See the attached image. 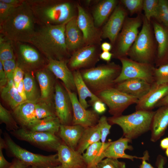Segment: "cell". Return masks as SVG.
<instances>
[{"instance_id":"cell-1","label":"cell","mask_w":168,"mask_h":168,"mask_svg":"<svg viewBox=\"0 0 168 168\" xmlns=\"http://www.w3.org/2000/svg\"><path fill=\"white\" fill-rule=\"evenodd\" d=\"M67 23L58 25H38L29 44L37 49L47 60L68 61L71 54L66 44Z\"/></svg>"},{"instance_id":"cell-2","label":"cell","mask_w":168,"mask_h":168,"mask_svg":"<svg viewBox=\"0 0 168 168\" xmlns=\"http://www.w3.org/2000/svg\"><path fill=\"white\" fill-rule=\"evenodd\" d=\"M38 26L32 10L24 0L0 25V32L13 42L29 43Z\"/></svg>"},{"instance_id":"cell-3","label":"cell","mask_w":168,"mask_h":168,"mask_svg":"<svg viewBox=\"0 0 168 168\" xmlns=\"http://www.w3.org/2000/svg\"><path fill=\"white\" fill-rule=\"evenodd\" d=\"M39 25H58L67 23L76 14L71 1L62 0H26Z\"/></svg>"},{"instance_id":"cell-4","label":"cell","mask_w":168,"mask_h":168,"mask_svg":"<svg viewBox=\"0 0 168 168\" xmlns=\"http://www.w3.org/2000/svg\"><path fill=\"white\" fill-rule=\"evenodd\" d=\"M121 67L114 62L80 70L83 80L94 94L114 87L115 80L120 73Z\"/></svg>"},{"instance_id":"cell-5","label":"cell","mask_w":168,"mask_h":168,"mask_svg":"<svg viewBox=\"0 0 168 168\" xmlns=\"http://www.w3.org/2000/svg\"><path fill=\"white\" fill-rule=\"evenodd\" d=\"M155 111L136 110L131 114L108 118L111 125L116 124L122 128L124 137L131 140L137 138L150 130Z\"/></svg>"},{"instance_id":"cell-6","label":"cell","mask_w":168,"mask_h":168,"mask_svg":"<svg viewBox=\"0 0 168 168\" xmlns=\"http://www.w3.org/2000/svg\"><path fill=\"white\" fill-rule=\"evenodd\" d=\"M5 149L9 154L19 159L29 166L44 168L54 167L61 165L57 154L44 156L31 152L18 145L6 133L4 134Z\"/></svg>"},{"instance_id":"cell-7","label":"cell","mask_w":168,"mask_h":168,"mask_svg":"<svg viewBox=\"0 0 168 168\" xmlns=\"http://www.w3.org/2000/svg\"><path fill=\"white\" fill-rule=\"evenodd\" d=\"M151 28L150 21L144 16L142 29L128 54L131 59L141 63H150L155 50Z\"/></svg>"},{"instance_id":"cell-8","label":"cell","mask_w":168,"mask_h":168,"mask_svg":"<svg viewBox=\"0 0 168 168\" xmlns=\"http://www.w3.org/2000/svg\"><path fill=\"white\" fill-rule=\"evenodd\" d=\"M13 46L17 66L25 72H35L46 66L47 59L31 44L13 42Z\"/></svg>"},{"instance_id":"cell-9","label":"cell","mask_w":168,"mask_h":168,"mask_svg":"<svg viewBox=\"0 0 168 168\" xmlns=\"http://www.w3.org/2000/svg\"><path fill=\"white\" fill-rule=\"evenodd\" d=\"M122 64L121 72L115 80V84L127 80L140 79L148 83L154 82L155 68L150 63L139 62L126 56L118 58Z\"/></svg>"},{"instance_id":"cell-10","label":"cell","mask_w":168,"mask_h":168,"mask_svg":"<svg viewBox=\"0 0 168 168\" xmlns=\"http://www.w3.org/2000/svg\"><path fill=\"white\" fill-rule=\"evenodd\" d=\"M95 95L108 106L109 113L113 116L122 115L128 107L136 104L138 100L114 87L100 91Z\"/></svg>"},{"instance_id":"cell-11","label":"cell","mask_w":168,"mask_h":168,"mask_svg":"<svg viewBox=\"0 0 168 168\" xmlns=\"http://www.w3.org/2000/svg\"><path fill=\"white\" fill-rule=\"evenodd\" d=\"M142 22L139 16L126 18L115 42L117 44L113 56L118 58L128 55L130 49L138 36V29Z\"/></svg>"},{"instance_id":"cell-12","label":"cell","mask_w":168,"mask_h":168,"mask_svg":"<svg viewBox=\"0 0 168 168\" xmlns=\"http://www.w3.org/2000/svg\"><path fill=\"white\" fill-rule=\"evenodd\" d=\"M11 133L18 139L49 151H57L62 142L60 138L56 134L32 131L22 128L11 132Z\"/></svg>"},{"instance_id":"cell-13","label":"cell","mask_w":168,"mask_h":168,"mask_svg":"<svg viewBox=\"0 0 168 168\" xmlns=\"http://www.w3.org/2000/svg\"><path fill=\"white\" fill-rule=\"evenodd\" d=\"M99 46L96 45L86 46L73 53L67 64L70 69L73 72L95 67L100 59L101 53Z\"/></svg>"},{"instance_id":"cell-14","label":"cell","mask_w":168,"mask_h":168,"mask_svg":"<svg viewBox=\"0 0 168 168\" xmlns=\"http://www.w3.org/2000/svg\"><path fill=\"white\" fill-rule=\"evenodd\" d=\"M54 104L56 115L61 124L72 125L73 112L72 102L63 84L58 80L55 85Z\"/></svg>"},{"instance_id":"cell-15","label":"cell","mask_w":168,"mask_h":168,"mask_svg":"<svg viewBox=\"0 0 168 168\" xmlns=\"http://www.w3.org/2000/svg\"><path fill=\"white\" fill-rule=\"evenodd\" d=\"M76 6L77 24L83 34L86 46L100 45L101 30L96 26L92 16L85 9L79 4Z\"/></svg>"},{"instance_id":"cell-16","label":"cell","mask_w":168,"mask_h":168,"mask_svg":"<svg viewBox=\"0 0 168 168\" xmlns=\"http://www.w3.org/2000/svg\"><path fill=\"white\" fill-rule=\"evenodd\" d=\"M65 88L72 105L73 112L72 125H81L85 128L96 125L100 118L99 114L93 110H88L84 108L79 102L77 93Z\"/></svg>"},{"instance_id":"cell-17","label":"cell","mask_w":168,"mask_h":168,"mask_svg":"<svg viewBox=\"0 0 168 168\" xmlns=\"http://www.w3.org/2000/svg\"><path fill=\"white\" fill-rule=\"evenodd\" d=\"M126 12L123 7L117 5L101 30V37L108 38L115 44L126 19Z\"/></svg>"},{"instance_id":"cell-18","label":"cell","mask_w":168,"mask_h":168,"mask_svg":"<svg viewBox=\"0 0 168 168\" xmlns=\"http://www.w3.org/2000/svg\"><path fill=\"white\" fill-rule=\"evenodd\" d=\"M168 94V83L158 84L154 82L147 93L138 100L136 110H152Z\"/></svg>"},{"instance_id":"cell-19","label":"cell","mask_w":168,"mask_h":168,"mask_svg":"<svg viewBox=\"0 0 168 168\" xmlns=\"http://www.w3.org/2000/svg\"><path fill=\"white\" fill-rule=\"evenodd\" d=\"M68 61L49 59L46 67L56 78L62 81L66 88L77 93L73 72L68 66Z\"/></svg>"},{"instance_id":"cell-20","label":"cell","mask_w":168,"mask_h":168,"mask_svg":"<svg viewBox=\"0 0 168 168\" xmlns=\"http://www.w3.org/2000/svg\"><path fill=\"white\" fill-rule=\"evenodd\" d=\"M35 74L40 88V100L52 103L57 81L54 76L46 66L36 71Z\"/></svg>"},{"instance_id":"cell-21","label":"cell","mask_w":168,"mask_h":168,"mask_svg":"<svg viewBox=\"0 0 168 168\" xmlns=\"http://www.w3.org/2000/svg\"><path fill=\"white\" fill-rule=\"evenodd\" d=\"M65 33L67 48L71 55L86 46L83 34L77 24V16L67 22Z\"/></svg>"},{"instance_id":"cell-22","label":"cell","mask_w":168,"mask_h":168,"mask_svg":"<svg viewBox=\"0 0 168 168\" xmlns=\"http://www.w3.org/2000/svg\"><path fill=\"white\" fill-rule=\"evenodd\" d=\"M132 141V140L123 137L116 141H110V144L104 152L105 157L127 159L132 161L134 158L142 160L146 156V154L144 153L143 156L138 157L128 155L125 152V151L126 150L130 151L133 150V146L128 145V143L131 142Z\"/></svg>"},{"instance_id":"cell-23","label":"cell","mask_w":168,"mask_h":168,"mask_svg":"<svg viewBox=\"0 0 168 168\" xmlns=\"http://www.w3.org/2000/svg\"><path fill=\"white\" fill-rule=\"evenodd\" d=\"M57 152L58 160L63 168H86L82 155L63 142Z\"/></svg>"},{"instance_id":"cell-24","label":"cell","mask_w":168,"mask_h":168,"mask_svg":"<svg viewBox=\"0 0 168 168\" xmlns=\"http://www.w3.org/2000/svg\"><path fill=\"white\" fill-rule=\"evenodd\" d=\"M152 85L144 80L136 78L127 80L117 83L114 87L139 100L147 93Z\"/></svg>"},{"instance_id":"cell-25","label":"cell","mask_w":168,"mask_h":168,"mask_svg":"<svg viewBox=\"0 0 168 168\" xmlns=\"http://www.w3.org/2000/svg\"><path fill=\"white\" fill-rule=\"evenodd\" d=\"M168 127V105L159 107L153 115L150 131V140L156 142L162 136Z\"/></svg>"},{"instance_id":"cell-26","label":"cell","mask_w":168,"mask_h":168,"mask_svg":"<svg viewBox=\"0 0 168 168\" xmlns=\"http://www.w3.org/2000/svg\"><path fill=\"white\" fill-rule=\"evenodd\" d=\"M84 129L79 125L61 124L59 137L66 145L76 150Z\"/></svg>"},{"instance_id":"cell-27","label":"cell","mask_w":168,"mask_h":168,"mask_svg":"<svg viewBox=\"0 0 168 168\" xmlns=\"http://www.w3.org/2000/svg\"><path fill=\"white\" fill-rule=\"evenodd\" d=\"M36 103L25 101L13 110V115L21 128H26L34 121L37 119L35 112Z\"/></svg>"},{"instance_id":"cell-28","label":"cell","mask_w":168,"mask_h":168,"mask_svg":"<svg viewBox=\"0 0 168 168\" xmlns=\"http://www.w3.org/2000/svg\"><path fill=\"white\" fill-rule=\"evenodd\" d=\"M116 0H104L99 2L92 11V17L96 26H102L117 6Z\"/></svg>"},{"instance_id":"cell-29","label":"cell","mask_w":168,"mask_h":168,"mask_svg":"<svg viewBox=\"0 0 168 168\" xmlns=\"http://www.w3.org/2000/svg\"><path fill=\"white\" fill-rule=\"evenodd\" d=\"M73 73L79 101L84 108L87 109L89 106L86 100L87 97H89L91 99L89 101V103L91 105L94 101L100 99L89 89L83 80L79 70L74 71L73 72Z\"/></svg>"},{"instance_id":"cell-30","label":"cell","mask_w":168,"mask_h":168,"mask_svg":"<svg viewBox=\"0 0 168 168\" xmlns=\"http://www.w3.org/2000/svg\"><path fill=\"white\" fill-rule=\"evenodd\" d=\"M61 124L56 116H51L41 119H36L26 128L30 130L49 133H58Z\"/></svg>"},{"instance_id":"cell-31","label":"cell","mask_w":168,"mask_h":168,"mask_svg":"<svg viewBox=\"0 0 168 168\" xmlns=\"http://www.w3.org/2000/svg\"><path fill=\"white\" fill-rule=\"evenodd\" d=\"M100 133L97 124L94 126L85 128L76 151L82 155L90 145L100 141Z\"/></svg>"},{"instance_id":"cell-32","label":"cell","mask_w":168,"mask_h":168,"mask_svg":"<svg viewBox=\"0 0 168 168\" xmlns=\"http://www.w3.org/2000/svg\"><path fill=\"white\" fill-rule=\"evenodd\" d=\"M0 92L2 99L12 110L25 101L19 93L13 82H7L0 89Z\"/></svg>"},{"instance_id":"cell-33","label":"cell","mask_w":168,"mask_h":168,"mask_svg":"<svg viewBox=\"0 0 168 168\" xmlns=\"http://www.w3.org/2000/svg\"><path fill=\"white\" fill-rule=\"evenodd\" d=\"M153 26L158 44L157 57L161 59L168 53V31L157 22H153Z\"/></svg>"},{"instance_id":"cell-34","label":"cell","mask_w":168,"mask_h":168,"mask_svg":"<svg viewBox=\"0 0 168 168\" xmlns=\"http://www.w3.org/2000/svg\"><path fill=\"white\" fill-rule=\"evenodd\" d=\"M26 100L36 103L40 100L35 80L31 72H25L23 80Z\"/></svg>"},{"instance_id":"cell-35","label":"cell","mask_w":168,"mask_h":168,"mask_svg":"<svg viewBox=\"0 0 168 168\" xmlns=\"http://www.w3.org/2000/svg\"><path fill=\"white\" fill-rule=\"evenodd\" d=\"M16 59L13 42L6 38L0 34V61Z\"/></svg>"},{"instance_id":"cell-36","label":"cell","mask_w":168,"mask_h":168,"mask_svg":"<svg viewBox=\"0 0 168 168\" xmlns=\"http://www.w3.org/2000/svg\"><path fill=\"white\" fill-rule=\"evenodd\" d=\"M35 112L37 119L56 116L54 105L41 100L35 104Z\"/></svg>"},{"instance_id":"cell-37","label":"cell","mask_w":168,"mask_h":168,"mask_svg":"<svg viewBox=\"0 0 168 168\" xmlns=\"http://www.w3.org/2000/svg\"><path fill=\"white\" fill-rule=\"evenodd\" d=\"M102 146L100 141L94 143L90 145L82 154L83 160L86 166V168H90L97 155Z\"/></svg>"},{"instance_id":"cell-38","label":"cell","mask_w":168,"mask_h":168,"mask_svg":"<svg viewBox=\"0 0 168 168\" xmlns=\"http://www.w3.org/2000/svg\"><path fill=\"white\" fill-rule=\"evenodd\" d=\"M0 124H4L7 130L10 132L16 131L19 128L17 122L11 112L0 104Z\"/></svg>"},{"instance_id":"cell-39","label":"cell","mask_w":168,"mask_h":168,"mask_svg":"<svg viewBox=\"0 0 168 168\" xmlns=\"http://www.w3.org/2000/svg\"><path fill=\"white\" fill-rule=\"evenodd\" d=\"M159 1L158 0H143V9L145 17L150 21L151 18H155L158 20V17Z\"/></svg>"},{"instance_id":"cell-40","label":"cell","mask_w":168,"mask_h":168,"mask_svg":"<svg viewBox=\"0 0 168 168\" xmlns=\"http://www.w3.org/2000/svg\"><path fill=\"white\" fill-rule=\"evenodd\" d=\"M154 82L158 84L168 83V63L161 65L155 68Z\"/></svg>"},{"instance_id":"cell-41","label":"cell","mask_w":168,"mask_h":168,"mask_svg":"<svg viewBox=\"0 0 168 168\" xmlns=\"http://www.w3.org/2000/svg\"><path fill=\"white\" fill-rule=\"evenodd\" d=\"M97 168H126L125 162L119 161L118 159L106 157L97 165Z\"/></svg>"},{"instance_id":"cell-42","label":"cell","mask_w":168,"mask_h":168,"mask_svg":"<svg viewBox=\"0 0 168 168\" xmlns=\"http://www.w3.org/2000/svg\"><path fill=\"white\" fill-rule=\"evenodd\" d=\"M97 124L100 131L101 142L102 143H104L105 142L107 136L110 133L111 125L109 123L108 118L105 115H103L100 117Z\"/></svg>"},{"instance_id":"cell-43","label":"cell","mask_w":168,"mask_h":168,"mask_svg":"<svg viewBox=\"0 0 168 168\" xmlns=\"http://www.w3.org/2000/svg\"><path fill=\"white\" fill-rule=\"evenodd\" d=\"M158 7V20L168 28V1L166 0H159Z\"/></svg>"},{"instance_id":"cell-44","label":"cell","mask_w":168,"mask_h":168,"mask_svg":"<svg viewBox=\"0 0 168 168\" xmlns=\"http://www.w3.org/2000/svg\"><path fill=\"white\" fill-rule=\"evenodd\" d=\"M121 2L131 14L138 12L143 9L142 0H122Z\"/></svg>"},{"instance_id":"cell-45","label":"cell","mask_w":168,"mask_h":168,"mask_svg":"<svg viewBox=\"0 0 168 168\" xmlns=\"http://www.w3.org/2000/svg\"><path fill=\"white\" fill-rule=\"evenodd\" d=\"M2 63L7 80V82H13V74L17 66L16 59L6 61Z\"/></svg>"},{"instance_id":"cell-46","label":"cell","mask_w":168,"mask_h":168,"mask_svg":"<svg viewBox=\"0 0 168 168\" xmlns=\"http://www.w3.org/2000/svg\"><path fill=\"white\" fill-rule=\"evenodd\" d=\"M18 7L7 4L0 1V25L6 19L13 10Z\"/></svg>"},{"instance_id":"cell-47","label":"cell","mask_w":168,"mask_h":168,"mask_svg":"<svg viewBox=\"0 0 168 168\" xmlns=\"http://www.w3.org/2000/svg\"><path fill=\"white\" fill-rule=\"evenodd\" d=\"M5 142L4 139L1 137L0 139V168H8L12 164V162L8 161L5 158L2 153V150L5 147Z\"/></svg>"},{"instance_id":"cell-48","label":"cell","mask_w":168,"mask_h":168,"mask_svg":"<svg viewBox=\"0 0 168 168\" xmlns=\"http://www.w3.org/2000/svg\"><path fill=\"white\" fill-rule=\"evenodd\" d=\"M25 72L21 68L17 66L13 75V81L15 87L17 88L19 83L23 80Z\"/></svg>"},{"instance_id":"cell-49","label":"cell","mask_w":168,"mask_h":168,"mask_svg":"<svg viewBox=\"0 0 168 168\" xmlns=\"http://www.w3.org/2000/svg\"><path fill=\"white\" fill-rule=\"evenodd\" d=\"M91 105L93 110L99 114H103L106 110L105 104L100 99L94 101Z\"/></svg>"},{"instance_id":"cell-50","label":"cell","mask_w":168,"mask_h":168,"mask_svg":"<svg viewBox=\"0 0 168 168\" xmlns=\"http://www.w3.org/2000/svg\"><path fill=\"white\" fill-rule=\"evenodd\" d=\"M7 83V80L3 68L2 63L0 61V88L5 86Z\"/></svg>"},{"instance_id":"cell-51","label":"cell","mask_w":168,"mask_h":168,"mask_svg":"<svg viewBox=\"0 0 168 168\" xmlns=\"http://www.w3.org/2000/svg\"><path fill=\"white\" fill-rule=\"evenodd\" d=\"M29 166L20 160L15 158L8 168H28Z\"/></svg>"},{"instance_id":"cell-52","label":"cell","mask_w":168,"mask_h":168,"mask_svg":"<svg viewBox=\"0 0 168 168\" xmlns=\"http://www.w3.org/2000/svg\"><path fill=\"white\" fill-rule=\"evenodd\" d=\"M167 161L166 157L159 155L157 157L156 165L157 168H164V166Z\"/></svg>"},{"instance_id":"cell-53","label":"cell","mask_w":168,"mask_h":168,"mask_svg":"<svg viewBox=\"0 0 168 168\" xmlns=\"http://www.w3.org/2000/svg\"><path fill=\"white\" fill-rule=\"evenodd\" d=\"M113 56V54L110 51H103L100 54V58L107 63H109Z\"/></svg>"},{"instance_id":"cell-54","label":"cell","mask_w":168,"mask_h":168,"mask_svg":"<svg viewBox=\"0 0 168 168\" xmlns=\"http://www.w3.org/2000/svg\"><path fill=\"white\" fill-rule=\"evenodd\" d=\"M17 89L21 97L25 101H26V96L23 80L19 83Z\"/></svg>"},{"instance_id":"cell-55","label":"cell","mask_w":168,"mask_h":168,"mask_svg":"<svg viewBox=\"0 0 168 168\" xmlns=\"http://www.w3.org/2000/svg\"><path fill=\"white\" fill-rule=\"evenodd\" d=\"M6 3L16 6H19L23 3L24 0H0Z\"/></svg>"},{"instance_id":"cell-56","label":"cell","mask_w":168,"mask_h":168,"mask_svg":"<svg viewBox=\"0 0 168 168\" xmlns=\"http://www.w3.org/2000/svg\"><path fill=\"white\" fill-rule=\"evenodd\" d=\"M100 49L103 51H110L112 48V44L107 42H104L100 46Z\"/></svg>"},{"instance_id":"cell-57","label":"cell","mask_w":168,"mask_h":168,"mask_svg":"<svg viewBox=\"0 0 168 168\" xmlns=\"http://www.w3.org/2000/svg\"><path fill=\"white\" fill-rule=\"evenodd\" d=\"M149 156L146 157L142 160V162L139 166V168H155L146 161H149Z\"/></svg>"},{"instance_id":"cell-58","label":"cell","mask_w":168,"mask_h":168,"mask_svg":"<svg viewBox=\"0 0 168 168\" xmlns=\"http://www.w3.org/2000/svg\"><path fill=\"white\" fill-rule=\"evenodd\" d=\"M160 146L161 148L163 150H166L168 148V137L161 140Z\"/></svg>"},{"instance_id":"cell-59","label":"cell","mask_w":168,"mask_h":168,"mask_svg":"<svg viewBox=\"0 0 168 168\" xmlns=\"http://www.w3.org/2000/svg\"><path fill=\"white\" fill-rule=\"evenodd\" d=\"M166 105H168V94L159 102L156 107H160Z\"/></svg>"},{"instance_id":"cell-60","label":"cell","mask_w":168,"mask_h":168,"mask_svg":"<svg viewBox=\"0 0 168 168\" xmlns=\"http://www.w3.org/2000/svg\"><path fill=\"white\" fill-rule=\"evenodd\" d=\"M29 168H63L62 166L61 165H58V166H54V167H47L44 168H39V167H30Z\"/></svg>"},{"instance_id":"cell-61","label":"cell","mask_w":168,"mask_h":168,"mask_svg":"<svg viewBox=\"0 0 168 168\" xmlns=\"http://www.w3.org/2000/svg\"><path fill=\"white\" fill-rule=\"evenodd\" d=\"M165 154L166 156L168 157V148L165 150Z\"/></svg>"}]
</instances>
